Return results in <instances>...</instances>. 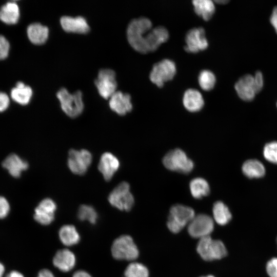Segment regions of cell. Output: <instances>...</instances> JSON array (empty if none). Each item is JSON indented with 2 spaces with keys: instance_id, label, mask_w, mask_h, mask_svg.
Masks as SVG:
<instances>
[{
  "instance_id": "cell-11",
  "label": "cell",
  "mask_w": 277,
  "mask_h": 277,
  "mask_svg": "<svg viewBox=\"0 0 277 277\" xmlns=\"http://www.w3.org/2000/svg\"><path fill=\"white\" fill-rule=\"evenodd\" d=\"M94 82L99 94L105 99L110 98L116 91L115 73L111 69L100 70Z\"/></svg>"
},
{
  "instance_id": "cell-8",
  "label": "cell",
  "mask_w": 277,
  "mask_h": 277,
  "mask_svg": "<svg viewBox=\"0 0 277 277\" xmlns=\"http://www.w3.org/2000/svg\"><path fill=\"white\" fill-rule=\"evenodd\" d=\"M176 72L174 62L169 59H164L153 66L149 78L157 87L162 88L165 82L173 78Z\"/></svg>"
},
{
  "instance_id": "cell-25",
  "label": "cell",
  "mask_w": 277,
  "mask_h": 277,
  "mask_svg": "<svg viewBox=\"0 0 277 277\" xmlns=\"http://www.w3.org/2000/svg\"><path fill=\"white\" fill-rule=\"evenodd\" d=\"M243 174L247 177L260 178L265 174V168L263 164L255 159L248 160L245 161L242 167Z\"/></svg>"
},
{
  "instance_id": "cell-9",
  "label": "cell",
  "mask_w": 277,
  "mask_h": 277,
  "mask_svg": "<svg viewBox=\"0 0 277 277\" xmlns=\"http://www.w3.org/2000/svg\"><path fill=\"white\" fill-rule=\"evenodd\" d=\"M92 161V156L89 151L71 149L69 152L67 164L72 173L82 175L87 172Z\"/></svg>"
},
{
  "instance_id": "cell-15",
  "label": "cell",
  "mask_w": 277,
  "mask_h": 277,
  "mask_svg": "<svg viewBox=\"0 0 277 277\" xmlns=\"http://www.w3.org/2000/svg\"><path fill=\"white\" fill-rule=\"evenodd\" d=\"M120 167V162L117 158L110 152H105L101 156L98 169L104 179L109 181Z\"/></svg>"
},
{
  "instance_id": "cell-27",
  "label": "cell",
  "mask_w": 277,
  "mask_h": 277,
  "mask_svg": "<svg viewBox=\"0 0 277 277\" xmlns=\"http://www.w3.org/2000/svg\"><path fill=\"white\" fill-rule=\"evenodd\" d=\"M195 13L206 21H209L215 12L214 2L210 0H194L192 2Z\"/></svg>"
},
{
  "instance_id": "cell-16",
  "label": "cell",
  "mask_w": 277,
  "mask_h": 277,
  "mask_svg": "<svg viewBox=\"0 0 277 277\" xmlns=\"http://www.w3.org/2000/svg\"><path fill=\"white\" fill-rule=\"evenodd\" d=\"M130 94L121 91H116L110 97V109L120 115H124L132 109V104Z\"/></svg>"
},
{
  "instance_id": "cell-40",
  "label": "cell",
  "mask_w": 277,
  "mask_h": 277,
  "mask_svg": "<svg viewBox=\"0 0 277 277\" xmlns=\"http://www.w3.org/2000/svg\"><path fill=\"white\" fill-rule=\"evenodd\" d=\"M37 277H55V276L50 270L43 269L39 271Z\"/></svg>"
},
{
  "instance_id": "cell-26",
  "label": "cell",
  "mask_w": 277,
  "mask_h": 277,
  "mask_svg": "<svg viewBox=\"0 0 277 277\" xmlns=\"http://www.w3.org/2000/svg\"><path fill=\"white\" fill-rule=\"evenodd\" d=\"M32 95L31 88L23 83L17 82L11 91L12 98L16 103L25 105L29 103Z\"/></svg>"
},
{
  "instance_id": "cell-5",
  "label": "cell",
  "mask_w": 277,
  "mask_h": 277,
  "mask_svg": "<svg viewBox=\"0 0 277 277\" xmlns=\"http://www.w3.org/2000/svg\"><path fill=\"white\" fill-rule=\"evenodd\" d=\"M56 96L60 101L63 111L68 116L74 118L79 116L83 111L84 103L81 91L71 94L65 88H61Z\"/></svg>"
},
{
  "instance_id": "cell-6",
  "label": "cell",
  "mask_w": 277,
  "mask_h": 277,
  "mask_svg": "<svg viewBox=\"0 0 277 277\" xmlns=\"http://www.w3.org/2000/svg\"><path fill=\"white\" fill-rule=\"evenodd\" d=\"M163 164L168 169L188 173L194 168V163L181 149L176 148L169 151L163 159Z\"/></svg>"
},
{
  "instance_id": "cell-1",
  "label": "cell",
  "mask_w": 277,
  "mask_h": 277,
  "mask_svg": "<svg viewBox=\"0 0 277 277\" xmlns=\"http://www.w3.org/2000/svg\"><path fill=\"white\" fill-rule=\"evenodd\" d=\"M152 28V23L148 18L141 17L132 20L127 29V37L130 46L136 51L147 53L145 41L147 33Z\"/></svg>"
},
{
  "instance_id": "cell-21",
  "label": "cell",
  "mask_w": 277,
  "mask_h": 277,
  "mask_svg": "<svg viewBox=\"0 0 277 277\" xmlns=\"http://www.w3.org/2000/svg\"><path fill=\"white\" fill-rule=\"evenodd\" d=\"M2 166L8 171L11 175L18 177L22 172L28 168V164L17 155L12 153L4 160Z\"/></svg>"
},
{
  "instance_id": "cell-18",
  "label": "cell",
  "mask_w": 277,
  "mask_h": 277,
  "mask_svg": "<svg viewBox=\"0 0 277 277\" xmlns=\"http://www.w3.org/2000/svg\"><path fill=\"white\" fill-rule=\"evenodd\" d=\"M53 265L60 271L68 272L71 270L76 264L74 254L68 249L58 250L52 260Z\"/></svg>"
},
{
  "instance_id": "cell-23",
  "label": "cell",
  "mask_w": 277,
  "mask_h": 277,
  "mask_svg": "<svg viewBox=\"0 0 277 277\" xmlns=\"http://www.w3.org/2000/svg\"><path fill=\"white\" fill-rule=\"evenodd\" d=\"M61 242L66 246L77 244L80 241V235L76 228L72 225H63L58 231Z\"/></svg>"
},
{
  "instance_id": "cell-45",
  "label": "cell",
  "mask_w": 277,
  "mask_h": 277,
  "mask_svg": "<svg viewBox=\"0 0 277 277\" xmlns=\"http://www.w3.org/2000/svg\"><path fill=\"white\" fill-rule=\"evenodd\" d=\"M201 277H214V276H213V275H207V276H201Z\"/></svg>"
},
{
  "instance_id": "cell-34",
  "label": "cell",
  "mask_w": 277,
  "mask_h": 277,
  "mask_svg": "<svg viewBox=\"0 0 277 277\" xmlns=\"http://www.w3.org/2000/svg\"><path fill=\"white\" fill-rule=\"evenodd\" d=\"M266 269L269 277H277V258L271 259L267 262Z\"/></svg>"
},
{
  "instance_id": "cell-2",
  "label": "cell",
  "mask_w": 277,
  "mask_h": 277,
  "mask_svg": "<svg viewBox=\"0 0 277 277\" xmlns=\"http://www.w3.org/2000/svg\"><path fill=\"white\" fill-rule=\"evenodd\" d=\"M194 210L189 206L176 204L170 209L167 226L169 230L177 233L181 231L195 216Z\"/></svg>"
},
{
  "instance_id": "cell-7",
  "label": "cell",
  "mask_w": 277,
  "mask_h": 277,
  "mask_svg": "<svg viewBox=\"0 0 277 277\" xmlns=\"http://www.w3.org/2000/svg\"><path fill=\"white\" fill-rule=\"evenodd\" d=\"M108 201L113 207L120 210H130L134 200L130 192L129 184L126 182L119 184L109 194Z\"/></svg>"
},
{
  "instance_id": "cell-24",
  "label": "cell",
  "mask_w": 277,
  "mask_h": 277,
  "mask_svg": "<svg viewBox=\"0 0 277 277\" xmlns=\"http://www.w3.org/2000/svg\"><path fill=\"white\" fill-rule=\"evenodd\" d=\"M19 17V7L14 2H8L0 9V19L6 24H16Z\"/></svg>"
},
{
  "instance_id": "cell-13",
  "label": "cell",
  "mask_w": 277,
  "mask_h": 277,
  "mask_svg": "<svg viewBox=\"0 0 277 277\" xmlns=\"http://www.w3.org/2000/svg\"><path fill=\"white\" fill-rule=\"evenodd\" d=\"M56 208V204L53 200L44 199L34 210V220L43 225L50 224L54 220Z\"/></svg>"
},
{
  "instance_id": "cell-33",
  "label": "cell",
  "mask_w": 277,
  "mask_h": 277,
  "mask_svg": "<svg viewBox=\"0 0 277 277\" xmlns=\"http://www.w3.org/2000/svg\"><path fill=\"white\" fill-rule=\"evenodd\" d=\"M264 158L268 162L277 164V142L272 141L266 144L263 149Z\"/></svg>"
},
{
  "instance_id": "cell-32",
  "label": "cell",
  "mask_w": 277,
  "mask_h": 277,
  "mask_svg": "<svg viewBox=\"0 0 277 277\" xmlns=\"http://www.w3.org/2000/svg\"><path fill=\"white\" fill-rule=\"evenodd\" d=\"M77 217L81 221H87L92 224H95L98 218V214L92 206L82 205L78 208Z\"/></svg>"
},
{
  "instance_id": "cell-29",
  "label": "cell",
  "mask_w": 277,
  "mask_h": 277,
  "mask_svg": "<svg viewBox=\"0 0 277 277\" xmlns=\"http://www.w3.org/2000/svg\"><path fill=\"white\" fill-rule=\"evenodd\" d=\"M214 221L220 225L228 224L231 220L232 215L228 207L222 202H216L212 208Z\"/></svg>"
},
{
  "instance_id": "cell-17",
  "label": "cell",
  "mask_w": 277,
  "mask_h": 277,
  "mask_svg": "<svg viewBox=\"0 0 277 277\" xmlns=\"http://www.w3.org/2000/svg\"><path fill=\"white\" fill-rule=\"evenodd\" d=\"M239 96L243 100H252L256 94L254 84L253 76L246 74L241 77L234 85Z\"/></svg>"
},
{
  "instance_id": "cell-43",
  "label": "cell",
  "mask_w": 277,
  "mask_h": 277,
  "mask_svg": "<svg viewBox=\"0 0 277 277\" xmlns=\"http://www.w3.org/2000/svg\"><path fill=\"white\" fill-rule=\"evenodd\" d=\"M5 271V267L4 265L0 263V277H2Z\"/></svg>"
},
{
  "instance_id": "cell-3",
  "label": "cell",
  "mask_w": 277,
  "mask_h": 277,
  "mask_svg": "<svg viewBox=\"0 0 277 277\" xmlns=\"http://www.w3.org/2000/svg\"><path fill=\"white\" fill-rule=\"evenodd\" d=\"M196 250L200 256L206 261L220 260L227 254L224 243L220 240L212 239L210 236L199 239Z\"/></svg>"
},
{
  "instance_id": "cell-39",
  "label": "cell",
  "mask_w": 277,
  "mask_h": 277,
  "mask_svg": "<svg viewBox=\"0 0 277 277\" xmlns=\"http://www.w3.org/2000/svg\"><path fill=\"white\" fill-rule=\"evenodd\" d=\"M270 22L277 33V6L275 7L273 9L270 17Z\"/></svg>"
},
{
  "instance_id": "cell-30",
  "label": "cell",
  "mask_w": 277,
  "mask_h": 277,
  "mask_svg": "<svg viewBox=\"0 0 277 277\" xmlns=\"http://www.w3.org/2000/svg\"><path fill=\"white\" fill-rule=\"evenodd\" d=\"M198 82L201 88L205 91L211 90L216 83V78L214 73L208 70H203L200 72Z\"/></svg>"
},
{
  "instance_id": "cell-36",
  "label": "cell",
  "mask_w": 277,
  "mask_h": 277,
  "mask_svg": "<svg viewBox=\"0 0 277 277\" xmlns=\"http://www.w3.org/2000/svg\"><path fill=\"white\" fill-rule=\"evenodd\" d=\"M10 211V205L7 200L0 196V219L7 216Z\"/></svg>"
},
{
  "instance_id": "cell-38",
  "label": "cell",
  "mask_w": 277,
  "mask_h": 277,
  "mask_svg": "<svg viewBox=\"0 0 277 277\" xmlns=\"http://www.w3.org/2000/svg\"><path fill=\"white\" fill-rule=\"evenodd\" d=\"M9 105V98L5 93L0 92V112L6 110Z\"/></svg>"
},
{
  "instance_id": "cell-19",
  "label": "cell",
  "mask_w": 277,
  "mask_h": 277,
  "mask_svg": "<svg viewBox=\"0 0 277 277\" xmlns=\"http://www.w3.org/2000/svg\"><path fill=\"white\" fill-rule=\"evenodd\" d=\"M60 22L63 29L66 32L86 33L90 30L86 20L82 16H64L61 18Z\"/></svg>"
},
{
  "instance_id": "cell-31",
  "label": "cell",
  "mask_w": 277,
  "mask_h": 277,
  "mask_svg": "<svg viewBox=\"0 0 277 277\" xmlns=\"http://www.w3.org/2000/svg\"><path fill=\"white\" fill-rule=\"evenodd\" d=\"M125 277H149V271L143 264L133 262L129 264L124 272Z\"/></svg>"
},
{
  "instance_id": "cell-28",
  "label": "cell",
  "mask_w": 277,
  "mask_h": 277,
  "mask_svg": "<svg viewBox=\"0 0 277 277\" xmlns=\"http://www.w3.org/2000/svg\"><path fill=\"white\" fill-rule=\"evenodd\" d=\"M189 189L192 196L196 199L207 196L210 193L208 183L202 177H196L192 180L189 184Z\"/></svg>"
},
{
  "instance_id": "cell-41",
  "label": "cell",
  "mask_w": 277,
  "mask_h": 277,
  "mask_svg": "<svg viewBox=\"0 0 277 277\" xmlns=\"http://www.w3.org/2000/svg\"><path fill=\"white\" fill-rule=\"evenodd\" d=\"M72 277H92L87 271L84 270H78L74 273Z\"/></svg>"
},
{
  "instance_id": "cell-22",
  "label": "cell",
  "mask_w": 277,
  "mask_h": 277,
  "mask_svg": "<svg viewBox=\"0 0 277 277\" xmlns=\"http://www.w3.org/2000/svg\"><path fill=\"white\" fill-rule=\"evenodd\" d=\"M48 28L39 23L31 24L27 28L28 38L34 44H44L48 38Z\"/></svg>"
},
{
  "instance_id": "cell-37",
  "label": "cell",
  "mask_w": 277,
  "mask_h": 277,
  "mask_svg": "<svg viewBox=\"0 0 277 277\" xmlns=\"http://www.w3.org/2000/svg\"><path fill=\"white\" fill-rule=\"evenodd\" d=\"M253 78L255 91L258 93L262 90L263 87L264 81L262 72L257 71L253 76Z\"/></svg>"
},
{
  "instance_id": "cell-12",
  "label": "cell",
  "mask_w": 277,
  "mask_h": 277,
  "mask_svg": "<svg viewBox=\"0 0 277 277\" xmlns=\"http://www.w3.org/2000/svg\"><path fill=\"white\" fill-rule=\"evenodd\" d=\"M184 49L187 52L196 53L207 48L208 42L203 28H194L189 30L185 36Z\"/></svg>"
},
{
  "instance_id": "cell-46",
  "label": "cell",
  "mask_w": 277,
  "mask_h": 277,
  "mask_svg": "<svg viewBox=\"0 0 277 277\" xmlns=\"http://www.w3.org/2000/svg\"><path fill=\"white\" fill-rule=\"evenodd\" d=\"M276 106H277V103H276Z\"/></svg>"
},
{
  "instance_id": "cell-20",
  "label": "cell",
  "mask_w": 277,
  "mask_h": 277,
  "mask_svg": "<svg viewBox=\"0 0 277 277\" xmlns=\"http://www.w3.org/2000/svg\"><path fill=\"white\" fill-rule=\"evenodd\" d=\"M183 103L186 110L191 112L200 111L204 105L202 94L194 89H187L183 97Z\"/></svg>"
},
{
  "instance_id": "cell-44",
  "label": "cell",
  "mask_w": 277,
  "mask_h": 277,
  "mask_svg": "<svg viewBox=\"0 0 277 277\" xmlns=\"http://www.w3.org/2000/svg\"><path fill=\"white\" fill-rule=\"evenodd\" d=\"M214 2L215 3L216 2V3L220 4H225L228 2V1H226V0L214 1Z\"/></svg>"
},
{
  "instance_id": "cell-4",
  "label": "cell",
  "mask_w": 277,
  "mask_h": 277,
  "mask_svg": "<svg viewBox=\"0 0 277 277\" xmlns=\"http://www.w3.org/2000/svg\"><path fill=\"white\" fill-rule=\"evenodd\" d=\"M111 252L116 260L133 261L139 255L138 249L132 238L128 235H122L113 241Z\"/></svg>"
},
{
  "instance_id": "cell-42",
  "label": "cell",
  "mask_w": 277,
  "mask_h": 277,
  "mask_svg": "<svg viewBox=\"0 0 277 277\" xmlns=\"http://www.w3.org/2000/svg\"><path fill=\"white\" fill-rule=\"evenodd\" d=\"M6 277H24L20 272L16 271H12L7 274Z\"/></svg>"
},
{
  "instance_id": "cell-14",
  "label": "cell",
  "mask_w": 277,
  "mask_h": 277,
  "mask_svg": "<svg viewBox=\"0 0 277 277\" xmlns=\"http://www.w3.org/2000/svg\"><path fill=\"white\" fill-rule=\"evenodd\" d=\"M169 37L167 29L162 26L152 28L147 34L145 45L147 52L157 50L163 43L167 41Z\"/></svg>"
},
{
  "instance_id": "cell-35",
  "label": "cell",
  "mask_w": 277,
  "mask_h": 277,
  "mask_svg": "<svg viewBox=\"0 0 277 277\" xmlns=\"http://www.w3.org/2000/svg\"><path fill=\"white\" fill-rule=\"evenodd\" d=\"M9 43L7 39L0 35V60L6 58L9 53Z\"/></svg>"
},
{
  "instance_id": "cell-10",
  "label": "cell",
  "mask_w": 277,
  "mask_h": 277,
  "mask_svg": "<svg viewBox=\"0 0 277 277\" xmlns=\"http://www.w3.org/2000/svg\"><path fill=\"white\" fill-rule=\"evenodd\" d=\"M213 228V219L206 214L195 215L188 225V232L190 235L199 239L210 236Z\"/></svg>"
}]
</instances>
